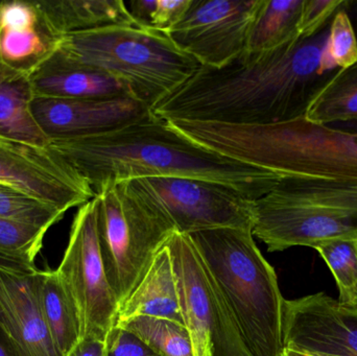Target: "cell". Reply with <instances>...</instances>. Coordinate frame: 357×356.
I'll use <instances>...</instances> for the list:
<instances>
[{"mask_svg": "<svg viewBox=\"0 0 357 356\" xmlns=\"http://www.w3.org/2000/svg\"><path fill=\"white\" fill-rule=\"evenodd\" d=\"M260 0H191L167 35L207 68H222L243 54Z\"/></svg>", "mask_w": 357, "mask_h": 356, "instance_id": "cell-11", "label": "cell"}, {"mask_svg": "<svg viewBox=\"0 0 357 356\" xmlns=\"http://www.w3.org/2000/svg\"><path fill=\"white\" fill-rule=\"evenodd\" d=\"M284 348L320 356H357V309L325 293L285 300Z\"/></svg>", "mask_w": 357, "mask_h": 356, "instance_id": "cell-13", "label": "cell"}, {"mask_svg": "<svg viewBox=\"0 0 357 356\" xmlns=\"http://www.w3.org/2000/svg\"><path fill=\"white\" fill-rule=\"evenodd\" d=\"M31 109L50 142L102 135L156 118L151 107L131 96L98 100L35 96Z\"/></svg>", "mask_w": 357, "mask_h": 356, "instance_id": "cell-14", "label": "cell"}, {"mask_svg": "<svg viewBox=\"0 0 357 356\" xmlns=\"http://www.w3.org/2000/svg\"><path fill=\"white\" fill-rule=\"evenodd\" d=\"M356 240H357V238H356Z\"/></svg>", "mask_w": 357, "mask_h": 356, "instance_id": "cell-40", "label": "cell"}, {"mask_svg": "<svg viewBox=\"0 0 357 356\" xmlns=\"http://www.w3.org/2000/svg\"><path fill=\"white\" fill-rule=\"evenodd\" d=\"M47 230L0 219V257L36 265Z\"/></svg>", "mask_w": 357, "mask_h": 356, "instance_id": "cell-27", "label": "cell"}, {"mask_svg": "<svg viewBox=\"0 0 357 356\" xmlns=\"http://www.w3.org/2000/svg\"><path fill=\"white\" fill-rule=\"evenodd\" d=\"M0 183L67 212L94 199L86 180L52 148L0 138Z\"/></svg>", "mask_w": 357, "mask_h": 356, "instance_id": "cell-12", "label": "cell"}, {"mask_svg": "<svg viewBox=\"0 0 357 356\" xmlns=\"http://www.w3.org/2000/svg\"><path fill=\"white\" fill-rule=\"evenodd\" d=\"M189 236L250 355L280 356L285 299L252 229L218 228Z\"/></svg>", "mask_w": 357, "mask_h": 356, "instance_id": "cell-4", "label": "cell"}, {"mask_svg": "<svg viewBox=\"0 0 357 356\" xmlns=\"http://www.w3.org/2000/svg\"><path fill=\"white\" fill-rule=\"evenodd\" d=\"M36 286L40 309L50 336L61 355H68L81 340L75 307L63 290L56 270H38Z\"/></svg>", "mask_w": 357, "mask_h": 356, "instance_id": "cell-20", "label": "cell"}, {"mask_svg": "<svg viewBox=\"0 0 357 356\" xmlns=\"http://www.w3.org/2000/svg\"><path fill=\"white\" fill-rule=\"evenodd\" d=\"M126 4L132 18L135 20L137 25L150 29L151 17H152L156 0H133Z\"/></svg>", "mask_w": 357, "mask_h": 356, "instance_id": "cell-33", "label": "cell"}, {"mask_svg": "<svg viewBox=\"0 0 357 356\" xmlns=\"http://www.w3.org/2000/svg\"><path fill=\"white\" fill-rule=\"evenodd\" d=\"M94 201L105 271L121 307L176 230L123 182L107 186Z\"/></svg>", "mask_w": 357, "mask_h": 356, "instance_id": "cell-7", "label": "cell"}, {"mask_svg": "<svg viewBox=\"0 0 357 356\" xmlns=\"http://www.w3.org/2000/svg\"><path fill=\"white\" fill-rule=\"evenodd\" d=\"M35 96L98 100L130 96L112 75L81 64L54 49L29 71Z\"/></svg>", "mask_w": 357, "mask_h": 356, "instance_id": "cell-16", "label": "cell"}, {"mask_svg": "<svg viewBox=\"0 0 357 356\" xmlns=\"http://www.w3.org/2000/svg\"><path fill=\"white\" fill-rule=\"evenodd\" d=\"M37 271L0 267V332L13 356H62L40 309Z\"/></svg>", "mask_w": 357, "mask_h": 356, "instance_id": "cell-15", "label": "cell"}, {"mask_svg": "<svg viewBox=\"0 0 357 356\" xmlns=\"http://www.w3.org/2000/svg\"><path fill=\"white\" fill-rule=\"evenodd\" d=\"M343 130L346 131H354L357 132V121H352V123H343Z\"/></svg>", "mask_w": 357, "mask_h": 356, "instance_id": "cell-38", "label": "cell"}, {"mask_svg": "<svg viewBox=\"0 0 357 356\" xmlns=\"http://www.w3.org/2000/svg\"><path fill=\"white\" fill-rule=\"evenodd\" d=\"M54 49L112 75L131 98L152 109L203 67L167 33L138 25L70 33Z\"/></svg>", "mask_w": 357, "mask_h": 356, "instance_id": "cell-5", "label": "cell"}, {"mask_svg": "<svg viewBox=\"0 0 357 356\" xmlns=\"http://www.w3.org/2000/svg\"><path fill=\"white\" fill-rule=\"evenodd\" d=\"M333 19L274 49L245 50L222 68L202 67L155 105L153 113L167 121L249 125L305 118L341 70L325 54Z\"/></svg>", "mask_w": 357, "mask_h": 356, "instance_id": "cell-1", "label": "cell"}, {"mask_svg": "<svg viewBox=\"0 0 357 356\" xmlns=\"http://www.w3.org/2000/svg\"><path fill=\"white\" fill-rule=\"evenodd\" d=\"M314 249L335 277L339 288V302L357 309L356 238H335L319 244Z\"/></svg>", "mask_w": 357, "mask_h": 356, "instance_id": "cell-25", "label": "cell"}, {"mask_svg": "<svg viewBox=\"0 0 357 356\" xmlns=\"http://www.w3.org/2000/svg\"><path fill=\"white\" fill-rule=\"evenodd\" d=\"M136 317L159 318L184 325L171 254L165 244L142 281L121 305L117 323Z\"/></svg>", "mask_w": 357, "mask_h": 356, "instance_id": "cell-19", "label": "cell"}, {"mask_svg": "<svg viewBox=\"0 0 357 356\" xmlns=\"http://www.w3.org/2000/svg\"><path fill=\"white\" fill-rule=\"evenodd\" d=\"M40 26L35 1H0V31H24Z\"/></svg>", "mask_w": 357, "mask_h": 356, "instance_id": "cell-29", "label": "cell"}, {"mask_svg": "<svg viewBox=\"0 0 357 356\" xmlns=\"http://www.w3.org/2000/svg\"><path fill=\"white\" fill-rule=\"evenodd\" d=\"M171 254L183 323L195 356H251L190 236L174 232Z\"/></svg>", "mask_w": 357, "mask_h": 356, "instance_id": "cell-10", "label": "cell"}, {"mask_svg": "<svg viewBox=\"0 0 357 356\" xmlns=\"http://www.w3.org/2000/svg\"><path fill=\"white\" fill-rule=\"evenodd\" d=\"M105 356H159L138 336L115 325L106 339Z\"/></svg>", "mask_w": 357, "mask_h": 356, "instance_id": "cell-30", "label": "cell"}, {"mask_svg": "<svg viewBox=\"0 0 357 356\" xmlns=\"http://www.w3.org/2000/svg\"><path fill=\"white\" fill-rule=\"evenodd\" d=\"M303 6L304 0H260L245 50L266 52L299 37Z\"/></svg>", "mask_w": 357, "mask_h": 356, "instance_id": "cell-21", "label": "cell"}, {"mask_svg": "<svg viewBox=\"0 0 357 356\" xmlns=\"http://www.w3.org/2000/svg\"><path fill=\"white\" fill-rule=\"evenodd\" d=\"M356 37H357V12H356Z\"/></svg>", "mask_w": 357, "mask_h": 356, "instance_id": "cell-39", "label": "cell"}, {"mask_svg": "<svg viewBox=\"0 0 357 356\" xmlns=\"http://www.w3.org/2000/svg\"><path fill=\"white\" fill-rule=\"evenodd\" d=\"M0 267L14 268L19 270H35L36 265H27V263H21V261H12V259L1 258L0 257Z\"/></svg>", "mask_w": 357, "mask_h": 356, "instance_id": "cell-35", "label": "cell"}, {"mask_svg": "<svg viewBox=\"0 0 357 356\" xmlns=\"http://www.w3.org/2000/svg\"><path fill=\"white\" fill-rule=\"evenodd\" d=\"M280 356H320L310 355V353H300V351L293 350V349L284 348Z\"/></svg>", "mask_w": 357, "mask_h": 356, "instance_id": "cell-37", "label": "cell"}, {"mask_svg": "<svg viewBox=\"0 0 357 356\" xmlns=\"http://www.w3.org/2000/svg\"><path fill=\"white\" fill-rule=\"evenodd\" d=\"M33 98L29 71L0 61V138L50 146V139L33 116Z\"/></svg>", "mask_w": 357, "mask_h": 356, "instance_id": "cell-18", "label": "cell"}, {"mask_svg": "<svg viewBox=\"0 0 357 356\" xmlns=\"http://www.w3.org/2000/svg\"><path fill=\"white\" fill-rule=\"evenodd\" d=\"M66 212L8 184L0 183V219L50 230Z\"/></svg>", "mask_w": 357, "mask_h": 356, "instance_id": "cell-26", "label": "cell"}, {"mask_svg": "<svg viewBox=\"0 0 357 356\" xmlns=\"http://www.w3.org/2000/svg\"><path fill=\"white\" fill-rule=\"evenodd\" d=\"M106 355V341L96 339H81L65 356H105Z\"/></svg>", "mask_w": 357, "mask_h": 356, "instance_id": "cell-34", "label": "cell"}, {"mask_svg": "<svg viewBox=\"0 0 357 356\" xmlns=\"http://www.w3.org/2000/svg\"><path fill=\"white\" fill-rule=\"evenodd\" d=\"M35 4L41 26L56 40L104 27L137 25L123 0H43Z\"/></svg>", "mask_w": 357, "mask_h": 356, "instance_id": "cell-17", "label": "cell"}, {"mask_svg": "<svg viewBox=\"0 0 357 356\" xmlns=\"http://www.w3.org/2000/svg\"><path fill=\"white\" fill-rule=\"evenodd\" d=\"M305 118L326 125L357 121V62L333 77L308 109Z\"/></svg>", "mask_w": 357, "mask_h": 356, "instance_id": "cell-22", "label": "cell"}, {"mask_svg": "<svg viewBox=\"0 0 357 356\" xmlns=\"http://www.w3.org/2000/svg\"><path fill=\"white\" fill-rule=\"evenodd\" d=\"M0 356H13L10 349L6 346V343L4 341L3 336H2L1 332H0Z\"/></svg>", "mask_w": 357, "mask_h": 356, "instance_id": "cell-36", "label": "cell"}, {"mask_svg": "<svg viewBox=\"0 0 357 356\" xmlns=\"http://www.w3.org/2000/svg\"><path fill=\"white\" fill-rule=\"evenodd\" d=\"M345 6L340 8L333 16L325 47V54L329 60L340 69L347 68L357 62L356 29Z\"/></svg>", "mask_w": 357, "mask_h": 356, "instance_id": "cell-28", "label": "cell"}, {"mask_svg": "<svg viewBox=\"0 0 357 356\" xmlns=\"http://www.w3.org/2000/svg\"><path fill=\"white\" fill-rule=\"evenodd\" d=\"M191 0H156L150 29L169 33L182 19Z\"/></svg>", "mask_w": 357, "mask_h": 356, "instance_id": "cell-32", "label": "cell"}, {"mask_svg": "<svg viewBox=\"0 0 357 356\" xmlns=\"http://www.w3.org/2000/svg\"><path fill=\"white\" fill-rule=\"evenodd\" d=\"M98 194L111 184L139 178H195L232 186L252 200L282 175L239 162L189 139L156 117L102 135L50 140Z\"/></svg>", "mask_w": 357, "mask_h": 356, "instance_id": "cell-2", "label": "cell"}, {"mask_svg": "<svg viewBox=\"0 0 357 356\" xmlns=\"http://www.w3.org/2000/svg\"><path fill=\"white\" fill-rule=\"evenodd\" d=\"M56 273L75 307L81 339L106 341L116 325L121 305L102 263L94 199L75 213L68 245Z\"/></svg>", "mask_w": 357, "mask_h": 356, "instance_id": "cell-9", "label": "cell"}, {"mask_svg": "<svg viewBox=\"0 0 357 356\" xmlns=\"http://www.w3.org/2000/svg\"><path fill=\"white\" fill-rule=\"evenodd\" d=\"M252 233L268 252L357 238V180L282 176L254 202Z\"/></svg>", "mask_w": 357, "mask_h": 356, "instance_id": "cell-6", "label": "cell"}, {"mask_svg": "<svg viewBox=\"0 0 357 356\" xmlns=\"http://www.w3.org/2000/svg\"><path fill=\"white\" fill-rule=\"evenodd\" d=\"M169 123L189 139L252 167L282 176L357 180V132L306 118L264 125Z\"/></svg>", "mask_w": 357, "mask_h": 356, "instance_id": "cell-3", "label": "cell"}, {"mask_svg": "<svg viewBox=\"0 0 357 356\" xmlns=\"http://www.w3.org/2000/svg\"><path fill=\"white\" fill-rule=\"evenodd\" d=\"M146 343L159 356H195L186 327L177 322L152 317H136L116 324Z\"/></svg>", "mask_w": 357, "mask_h": 356, "instance_id": "cell-23", "label": "cell"}, {"mask_svg": "<svg viewBox=\"0 0 357 356\" xmlns=\"http://www.w3.org/2000/svg\"><path fill=\"white\" fill-rule=\"evenodd\" d=\"M347 3L346 0H304L300 35L316 31Z\"/></svg>", "mask_w": 357, "mask_h": 356, "instance_id": "cell-31", "label": "cell"}, {"mask_svg": "<svg viewBox=\"0 0 357 356\" xmlns=\"http://www.w3.org/2000/svg\"><path fill=\"white\" fill-rule=\"evenodd\" d=\"M58 40L43 27L24 31H0V61L29 71L56 47Z\"/></svg>", "mask_w": 357, "mask_h": 356, "instance_id": "cell-24", "label": "cell"}, {"mask_svg": "<svg viewBox=\"0 0 357 356\" xmlns=\"http://www.w3.org/2000/svg\"><path fill=\"white\" fill-rule=\"evenodd\" d=\"M123 183L178 233L190 235L218 228H253L255 201L232 186L180 177L139 178Z\"/></svg>", "mask_w": 357, "mask_h": 356, "instance_id": "cell-8", "label": "cell"}]
</instances>
